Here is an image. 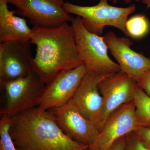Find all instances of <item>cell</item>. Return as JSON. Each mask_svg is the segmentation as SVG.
<instances>
[{
    "mask_svg": "<svg viewBox=\"0 0 150 150\" xmlns=\"http://www.w3.org/2000/svg\"><path fill=\"white\" fill-rule=\"evenodd\" d=\"M32 30L30 42L36 47L32 70L45 84L61 72L83 64L78 53L72 27L68 23L55 28L34 25Z\"/></svg>",
    "mask_w": 150,
    "mask_h": 150,
    "instance_id": "cell-1",
    "label": "cell"
},
{
    "mask_svg": "<svg viewBox=\"0 0 150 150\" xmlns=\"http://www.w3.org/2000/svg\"><path fill=\"white\" fill-rule=\"evenodd\" d=\"M10 133L18 150H86L65 134L48 110L33 108L11 117Z\"/></svg>",
    "mask_w": 150,
    "mask_h": 150,
    "instance_id": "cell-2",
    "label": "cell"
},
{
    "mask_svg": "<svg viewBox=\"0 0 150 150\" xmlns=\"http://www.w3.org/2000/svg\"><path fill=\"white\" fill-rule=\"evenodd\" d=\"M71 22L78 53L88 71L108 76L121 71L108 56L103 36L88 31L79 16L74 17Z\"/></svg>",
    "mask_w": 150,
    "mask_h": 150,
    "instance_id": "cell-3",
    "label": "cell"
},
{
    "mask_svg": "<svg viewBox=\"0 0 150 150\" xmlns=\"http://www.w3.org/2000/svg\"><path fill=\"white\" fill-rule=\"evenodd\" d=\"M64 8L68 13L81 18L84 26L89 32L101 35L106 26H112L129 36L126 29V22L129 15L136 10L135 5L126 8L110 5L108 0H99L93 6H81L67 2Z\"/></svg>",
    "mask_w": 150,
    "mask_h": 150,
    "instance_id": "cell-4",
    "label": "cell"
},
{
    "mask_svg": "<svg viewBox=\"0 0 150 150\" xmlns=\"http://www.w3.org/2000/svg\"><path fill=\"white\" fill-rule=\"evenodd\" d=\"M46 85L33 71L24 77L1 84V87L6 93V101L4 107L1 109V115L11 118L38 107Z\"/></svg>",
    "mask_w": 150,
    "mask_h": 150,
    "instance_id": "cell-5",
    "label": "cell"
},
{
    "mask_svg": "<svg viewBox=\"0 0 150 150\" xmlns=\"http://www.w3.org/2000/svg\"><path fill=\"white\" fill-rule=\"evenodd\" d=\"M137 83L122 71L109 76L98 84L102 97L101 109L95 124L99 132L110 114L123 105L133 101Z\"/></svg>",
    "mask_w": 150,
    "mask_h": 150,
    "instance_id": "cell-6",
    "label": "cell"
},
{
    "mask_svg": "<svg viewBox=\"0 0 150 150\" xmlns=\"http://www.w3.org/2000/svg\"><path fill=\"white\" fill-rule=\"evenodd\" d=\"M48 110L62 131L79 143L89 146L99 133L95 123L82 115L71 99L62 106Z\"/></svg>",
    "mask_w": 150,
    "mask_h": 150,
    "instance_id": "cell-7",
    "label": "cell"
},
{
    "mask_svg": "<svg viewBox=\"0 0 150 150\" xmlns=\"http://www.w3.org/2000/svg\"><path fill=\"white\" fill-rule=\"evenodd\" d=\"M87 71L84 64L56 75L48 84L43 92L38 107L44 110L60 107L72 99Z\"/></svg>",
    "mask_w": 150,
    "mask_h": 150,
    "instance_id": "cell-8",
    "label": "cell"
},
{
    "mask_svg": "<svg viewBox=\"0 0 150 150\" xmlns=\"http://www.w3.org/2000/svg\"><path fill=\"white\" fill-rule=\"evenodd\" d=\"M135 109L133 101L123 105L112 112L89 149L108 150L115 141L135 131L138 126Z\"/></svg>",
    "mask_w": 150,
    "mask_h": 150,
    "instance_id": "cell-9",
    "label": "cell"
},
{
    "mask_svg": "<svg viewBox=\"0 0 150 150\" xmlns=\"http://www.w3.org/2000/svg\"><path fill=\"white\" fill-rule=\"evenodd\" d=\"M103 36L110 54L117 61L121 71L137 82L145 72L150 70V58L131 48L133 41L108 32Z\"/></svg>",
    "mask_w": 150,
    "mask_h": 150,
    "instance_id": "cell-10",
    "label": "cell"
},
{
    "mask_svg": "<svg viewBox=\"0 0 150 150\" xmlns=\"http://www.w3.org/2000/svg\"><path fill=\"white\" fill-rule=\"evenodd\" d=\"M64 0H23L17 11L34 25L55 28L74 18L64 9Z\"/></svg>",
    "mask_w": 150,
    "mask_h": 150,
    "instance_id": "cell-11",
    "label": "cell"
},
{
    "mask_svg": "<svg viewBox=\"0 0 150 150\" xmlns=\"http://www.w3.org/2000/svg\"><path fill=\"white\" fill-rule=\"evenodd\" d=\"M29 43H0V84L24 77L32 70Z\"/></svg>",
    "mask_w": 150,
    "mask_h": 150,
    "instance_id": "cell-12",
    "label": "cell"
},
{
    "mask_svg": "<svg viewBox=\"0 0 150 150\" xmlns=\"http://www.w3.org/2000/svg\"><path fill=\"white\" fill-rule=\"evenodd\" d=\"M110 76L87 71L72 98L73 103L82 115L94 123L101 109L102 103L98 84Z\"/></svg>",
    "mask_w": 150,
    "mask_h": 150,
    "instance_id": "cell-13",
    "label": "cell"
},
{
    "mask_svg": "<svg viewBox=\"0 0 150 150\" xmlns=\"http://www.w3.org/2000/svg\"><path fill=\"white\" fill-rule=\"evenodd\" d=\"M8 4L5 0H0V43H29L32 29L25 19L10 10Z\"/></svg>",
    "mask_w": 150,
    "mask_h": 150,
    "instance_id": "cell-14",
    "label": "cell"
},
{
    "mask_svg": "<svg viewBox=\"0 0 150 150\" xmlns=\"http://www.w3.org/2000/svg\"><path fill=\"white\" fill-rule=\"evenodd\" d=\"M133 98L137 126L150 127V97L137 84Z\"/></svg>",
    "mask_w": 150,
    "mask_h": 150,
    "instance_id": "cell-15",
    "label": "cell"
},
{
    "mask_svg": "<svg viewBox=\"0 0 150 150\" xmlns=\"http://www.w3.org/2000/svg\"><path fill=\"white\" fill-rule=\"evenodd\" d=\"M126 29L129 36L137 39L142 38L149 32V21L145 16H134L127 20L126 23Z\"/></svg>",
    "mask_w": 150,
    "mask_h": 150,
    "instance_id": "cell-16",
    "label": "cell"
},
{
    "mask_svg": "<svg viewBox=\"0 0 150 150\" xmlns=\"http://www.w3.org/2000/svg\"><path fill=\"white\" fill-rule=\"evenodd\" d=\"M11 123V118L6 115H1L0 120V150H18L10 133Z\"/></svg>",
    "mask_w": 150,
    "mask_h": 150,
    "instance_id": "cell-17",
    "label": "cell"
},
{
    "mask_svg": "<svg viewBox=\"0 0 150 150\" xmlns=\"http://www.w3.org/2000/svg\"><path fill=\"white\" fill-rule=\"evenodd\" d=\"M126 150H149L143 144L134 131L126 136Z\"/></svg>",
    "mask_w": 150,
    "mask_h": 150,
    "instance_id": "cell-18",
    "label": "cell"
},
{
    "mask_svg": "<svg viewBox=\"0 0 150 150\" xmlns=\"http://www.w3.org/2000/svg\"><path fill=\"white\" fill-rule=\"evenodd\" d=\"M134 132L143 144L150 150V127L137 126Z\"/></svg>",
    "mask_w": 150,
    "mask_h": 150,
    "instance_id": "cell-19",
    "label": "cell"
},
{
    "mask_svg": "<svg viewBox=\"0 0 150 150\" xmlns=\"http://www.w3.org/2000/svg\"><path fill=\"white\" fill-rule=\"evenodd\" d=\"M137 83L150 97V70L145 72L141 76Z\"/></svg>",
    "mask_w": 150,
    "mask_h": 150,
    "instance_id": "cell-20",
    "label": "cell"
},
{
    "mask_svg": "<svg viewBox=\"0 0 150 150\" xmlns=\"http://www.w3.org/2000/svg\"><path fill=\"white\" fill-rule=\"evenodd\" d=\"M108 150H126V136L115 141Z\"/></svg>",
    "mask_w": 150,
    "mask_h": 150,
    "instance_id": "cell-21",
    "label": "cell"
},
{
    "mask_svg": "<svg viewBox=\"0 0 150 150\" xmlns=\"http://www.w3.org/2000/svg\"><path fill=\"white\" fill-rule=\"evenodd\" d=\"M8 3L15 6L16 7L21 4L23 0H5Z\"/></svg>",
    "mask_w": 150,
    "mask_h": 150,
    "instance_id": "cell-22",
    "label": "cell"
},
{
    "mask_svg": "<svg viewBox=\"0 0 150 150\" xmlns=\"http://www.w3.org/2000/svg\"><path fill=\"white\" fill-rule=\"evenodd\" d=\"M141 1L146 5L147 8H150V0H141Z\"/></svg>",
    "mask_w": 150,
    "mask_h": 150,
    "instance_id": "cell-23",
    "label": "cell"
},
{
    "mask_svg": "<svg viewBox=\"0 0 150 150\" xmlns=\"http://www.w3.org/2000/svg\"><path fill=\"white\" fill-rule=\"evenodd\" d=\"M111 1H112L113 4H116L119 0H111ZM123 1L124 2L127 4H129L132 1V0H123Z\"/></svg>",
    "mask_w": 150,
    "mask_h": 150,
    "instance_id": "cell-24",
    "label": "cell"
},
{
    "mask_svg": "<svg viewBox=\"0 0 150 150\" xmlns=\"http://www.w3.org/2000/svg\"><path fill=\"white\" fill-rule=\"evenodd\" d=\"M135 1L137 2L140 1H141V0H135Z\"/></svg>",
    "mask_w": 150,
    "mask_h": 150,
    "instance_id": "cell-25",
    "label": "cell"
},
{
    "mask_svg": "<svg viewBox=\"0 0 150 150\" xmlns=\"http://www.w3.org/2000/svg\"><path fill=\"white\" fill-rule=\"evenodd\" d=\"M86 150H91L90 149H89V148H88V149H86Z\"/></svg>",
    "mask_w": 150,
    "mask_h": 150,
    "instance_id": "cell-26",
    "label": "cell"
}]
</instances>
